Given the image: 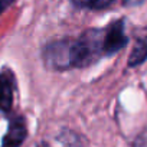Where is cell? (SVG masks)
I'll list each match as a JSON object with an SVG mask.
<instances>
[{
    "label": "cell",
    "mask_w": 147,
    "mask_h": 147,
    "mask_svg": "<svg viewBox=\"0 0 147 147\" xmlns=\"http://www.w3.org/2000/svg\"><path fill=\"white\" fill-rule=\"evenodd\" d=\"M38 147H49V146H48V144H46V143H40V144H39V146H38Z\"/></svg>",
    "instance_id": "cell-8"
},
{
    "label": "cell",
    "mask_w": 147,
    "mask_h": 147,
    "mask_svg": "<svg viewBox=\"0 0 147 147\" xmlns=\"http://www.w3.org/2000/svg\"><path fill=\"white\" fill-rule=\"evenodd\" d=\"M13 2H15V0H0V15H2Z\"/></svg>",
    "instance_id": "cell-7"
},
{
    "label": "cell",
    "mask_w": 147,
    "mask_h": 147,
    "mask_svg": "<svg viewBox=\"0 0 147 147\" xmlns=\"http://www.w3.org/2000/svg\"><path fill=\"white\" fill-rule=\"evenodd\" d=\"M104 30L85 32L78 39H63L46 46L43 59L52 69L82 68L104 55Z\"/></svg>",
    "instance_id": "cell-1"
},
{
    "label": "cell",
    "mask_w": 147,
    "mask_h": 147,
    "mask_svg": "<svg viewBox=\"0 0 147 147\" xmlns=\"http://www.w3.org/2000/svg\"><path fill=\"white\" fill-rule=\"evenodd\" d=\"M147 59V33H144L136 43V46L133 48L131 53H130V59H128V65L130 66H136L143 63Z\"/></svg>",
    "instance_id": "cell-5"
},
{
    "label": "cell",
    "mask_w": 147,
    "mask_h": 147,
    "mask_svg": "<svg viewBox=\"0 0 147 147\" xmlns=\"http://www.w3.org/2000/svg\"><path fill=\"white\" fill-rule=\"evenodd\" d=\"M125 43H127V36L124 33V22L123 20H117V22L111 23L107 29H104V38H102L104 55L118 52Z\"/></svg>",
    "instance_id": "cell-2"
},
{
    "label": "cell",
    "mask_w": 147,
    "mask_h": 147,
    "mask_svg": "<svg viewBox=\"0 0 147 147\" xmlns=\"http://www.w3.org/2000/svg\"><path fill=\"white\" fill-rule=\"evenodd\" d=\"M13 91H15V78L10 71L0 72V111L7 113L13 104Z\"/></svg>",
    "instance_id": "cell-3"
},
{
    "label": "cell",
    "mask_w": 147,
    "mask_h": 147,
    "mask_svg": "<svg viewBox=\"0 0 147 147\" xmlns=\"http://www.w3.org/2000/svg\"><path fill=\"white\" fill-rule=\"evenodd\" d=\"M26 136H28V130H26L25 120L20 117H16L10 121L9 130L3 137L2 146L3 147H19L25 141Z\"/></svg>",
    "instance_id": "cell-4"
},
{
    "label": "cell",
    "mask_w": 147,
    "mask_h": 147,
    "mask_svg": "<svg viewBox=\"0 0 147 147\" xmlns=\"http://www.w3.org/2000/svg\"><path fill=\"white\" fill-rule=\"evenodd\" d=\"M77 7L81 9H91V10H101L113 5L114 0H71Z\"/></svg>",
    "instance_id": "cell-6"
}]
</instances>
